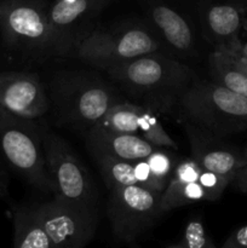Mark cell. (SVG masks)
Wrapping results in <instances>:
<instances>
[{
	"label": "cell",
	"instance_id": "cell-6",
	"mask_svg": "<svg viewBox=\"0 0 247 248\" xmlns=\"http://www.w3.org/2000/svg\"><path fill=\"white\" fill-rule=\"evenodd\" d=\"M44 126L0 108V161L43 193H53L43 147Z\"/></svg>",
	"mask_w": 247,
	"mask_h": 248
},
{
	"label": "cell",
	"instance_id": "cell-22",
	"mask_svg": "<svg viewBox=\"0 0 247 248\" xmlns=\"http://www.w3.org/2000/svg\"><path fill=\"white\" fill-rule=\"evenodd\" d=\"M147 161L157 186L164 193L177 164L173 152L169 148H156L152 154L148 155Z\"/></svg>",
	"mask_w": 247,
	"mask_h": 248
},
{
	"label": "cell",
	"instance_id": "cell-19",
	"mask_svg": "<svg viewBox=\"0 0 247 248\" xmlns=\"http://www.w3.org/2000/svg\"><path fill=\"white\" fill-rule=\"evenodd\" d=\"M142 104L125 99L116 104L101 119L96 127L114 132L131 133L138 136V123Z\"/></svg>",
	"mask_w": 247,
	"mask_h": 248
},
{
	"label": "cell",
	"instance_id": "cell-4",
	"mask_svg": "<svg viewBox=\"0 0 247 248\" xmlns=\"http://www.w3.org/2000/svg\"><path fill=\"white\" fill-rule=\"evenodd\" d=\"M174 111L219 137L247 130V97L200 77L182 93Z\"/></svg>",
	"mask_w": 247,
	"mask_h": 248
},
{
	"label": "cell",
	"instance_id": "cell-17",
	"mask_svg": "<svg viewBox=\"0 0 247 248\" xmlns=\"http://www.w3.org/2000/svg\"><path fill=\"white\" fill-rule=\"evenodd\" d=\"M14 248H53L33 205H19L14 208Z\"/></svg>",
	"mask_w": 247,
	"mask_h": 248
},
{
	"label": "cell",
	"instance_id": "cell-1",
	"mask_svg": "<svg viewBox=\"0 0 247 248\" xmlns=\"http://www.w3.org/2000/svg\"><path fill=\"white\" fill-rule=\"evenodd\" d=\"M56 124L85 132L126 98L118 86L99 73L60 69L44 80Z\"/></svg>",
	"mask_w": 247,
	"mask_h": 248
},
{
	"label": "cell",
	"instance_id": "cell-23",
	"mask_svg": "<svg viewBox=\"0 0 247 248\" xmlns=\"http://www.w3.org/2000/svg\"><path fill=\"white\" fill-rule=\"evenodd\" d=\"M181 245L184 248H217L206 232L200 218H191L184 228Z\"/></svg>",
	"mask_w": 247,
	"mask_h": 248
},
{
	"label": "cell",
	"instance_id": "cell-29",
	"mask_svg": "<svg viewBox=\"0 0 247 248\" xmlns=\"http://www.w3.org/2000/svg\"><path fill=\"white\" fill-rule=\"evenodd\" d=\"M234 53L236 55V57L241 61L242 64L247 68V44H245V45L242 44L241 48H240L237 52H234Z\"/></svg>",
	"mask_w": 247,
	"mask_h": 248
},
{
	"label": "cell",
	"instance_id": "cell-33",
	"mask_svg": "<svg viewBox=\"0 0 247 248\" xmlns=\"http://www.w3.org/2000/svg\"><path fill=\"white\" fill-rule=\"evenodd\" d=\"M136 248H139V247H136Z\"/></svg>",
	"mask_w": 247,
	"mask_h": 248
},
{
	"label": "cell",
	"instance_id": "cell-9",
	"mask_svg": "<svg viewBox=\"0 0 247 248\" xmlns=\"http://www.w3.org/2000/svg\"><path fill=\"white\" fill-rule=\"evenodd\" d=\"M53 248H85L96 234L98 210L55 198L31 203Z\"/></svg>",
	"mask_w": 247,
	"mask_h": 248
},
{
	"label": "cell",
	"instance_id": "cell-12",
	"mask_svg": "<svg viewBox=\"0 0 247 248\" xmlns=\"http://www.w3.org/2000/svg\"><path fill=\"white\" fill-rule=\"evenodd\" d=\"M0 108L17 118L40 123L50 113V101L43 78L33 70H1Z\"/></svg>",
	"mask_w": 247,
	"mask_h": 248
},
{
	"label": "cell",
	"instance_id": "cell-3",
	"mask_svg": "<svg viewBox=\"0 0 247 248\" xmlns=\"http://www.w3.org/2000/svg\"><path fill=\"white\" fill-rule=\"evenodd\" d=\"M51 0H2L0 60L6 69L31 70L55 61Z\"/></svg>",
	"mask_w": 247,
	"mask_h": 248
},
{
	"label": "cell",
	"instance_id": "cell-2",
	"mask_svg": "<svg viewBox=\"0 0 247 248\" xmlns=\"http://www.w3.org/2000/svg\"><path fill=\"white\" fill-rule=\"evenodd\" d=\"M103 72L135 103L164 114L176 110L179 97L199 77L194 68L161 52L139 56Z\"/></svg>",
	"mask_w": 247,
	"mask_h": 248
},
{
	"label": "cell",
	"instance_id": "cell-24",
	"mask_svg": "<svg viewBox=\"0 0 247 248\" xmlns=\"http://www.w3.org/2000/svg\"><path fill=\"white\" fill-rule=\"evenodd\" d=\"M201 171H202V169H201L200 165L191 157L178 159L167 186H179V184L199 181Z\"/></svg>",
	"mask_w": 247,
	"mask_h": 248
},
{
	"label": "cell",
	"instance_id": "cell-14",
	"mask_svg": "<svg viewBox=\"0 0 247 248\" xmlns=\"http://www.w3.org/2000/svg\"><path fill=\"white\" fill-rule=\"evenodd\" d=\"M183 127L190 145V157L201 169L232 177L235 172L247 166L244 150L232 147L222 137L193 123L183 121Z\"/></svg>",
	"mask_w": 247,
	"mask_h": 248
},
{
	"label": "cell",
	"instance_id": "cell-7",
	"mask_svg": "<svg viewBox=\"0 0 247 248\" xmlns=\"http://www.w3.org/2000/svg\"><path fill=\"white\" fill-rule=\"evenodd\" d=\"M43 147L53 196L67 202L98 210L96 186L69 143L44 127Z\"/></svg>",
	"mask_w": 247,
	"mask_h": 248
},
{
	"label": "cell",
	"instance_id": "cell-32",
	"mask_svg": "<svg viewBox=\"0 0 247 248\" xmlns=\"http://www.w3.org/2000/svg\"><path fill=\"white\" fill-rule=\"evenodd\" d=\"M1 6H2V0H0V14H1Z\"/></svg>",
	"mask_w": 247,
	"mask_h": 248
},
{
	"label": "cell",
	"instance_id": "cell-28",
	"mask_svg": "<svg viewBox=\"0 0 247 248\" xmlns=\"http://www.w3.org/2000/svg\"><path fill=\"white\" fill-rule=\"evenodd\" d=\"M9 170L0 161V199H6L9 196Z\"/></svg>",
	"mask_w": 247,
	"mask_h": 248
},
{
	"label": "cell",
	"instance_id": "cell-8",
	"mask_svg": "<svg viewBox=\"0 0 247 248\" xmlns=\"http://www.w3.org/2000/svg\"><path fill=\"white\" fill-rule=\"evenodd\" d=\"M162 193L142 186L109 189L107 215L111 230L120 241L131 244L162 215Z\"/></svg>",
	"mask_w": 247,
	"mask_h": 248
},
{
	"label": "cell",
	"instance_id": "cell-27",
	"mask_svg": "<svg viewBox=\"0 0 247 248\" xmlns=\"http://www.w3.org/2000/svg\"><path fill=\"white\" fill-rule=\"evenodd\" d=\"M230 184H232L241 193L247 194V166L242 167L239 171L235 172Z\"/></svg>",
	"mask_w": 247,
	"mask_h": 248
},
{
	"label": "cell",
	"instance_id": "cell-5",
	"mask_svg": "<svg viewBox=\"0 0 247 248\" xmlns=\"http://www.w3.org/2000/svg\"><path fill=\"white\" fill-rule=\"evenodd\" d=\"M156 52L166 53L150 24L145 19H127L110 27H97L75 47L70 58L104 70Z\"/></svg>",
	"mask_w": 247,
	"mask_h": 248
},
{
	"label": "cell",
	"instance_id": "cell-26",
	"mask_svg": "<svg viewBox=\"0 0 247 248\" xmlns=\"http://www.w3.org/2000/svg\"><path fill=\"white\" fill-rule=\"evenodd\" d=\"M222 248H247V225L235 230L225 240Z\"/></svg>",
	"mask_w": 247,
	"mask_h": 248
},
{
	"label": "cell",
	"instance_id": "cell-13",
	"mask_svg": "<svg viewBox=\"0 0 247 248\" xmlns=\"http://www.w3.org/2000/svg\"><path fill=\"white\" fill-rule=\"evenodd\" d=\"M245 24L242 9L232 1H208L199 7V29L211 51L237 52L240 31Z\"/></svg>",
	"mask_w": 247,
	"mask_h": 248
},
{
	"label": "cell",
	"instance_id": "cell-21",
	"mask_svg": "<svg viewBox=\"0 0 247 248\" xmlns=\"http://www.w3.org/2000/svg\"><path fill=\"white\" fill-rule=\"evenodd\" d=\"M138 136L157 148H169L177 150L178 145L166 132L157 118V113L152 108L142 104V110L138 123Z\"/></svg>",
	"mask_w": 247,
	"mask_h": 248
},
{
	"label": "cell",
	"instance_id": "cell-18",
	"mask_svg": "<svg viewBox=\"0 0 247 248\" xmlns=\"http://www.w3.org/2000/svg\"><path fill=\"white\" fill-rule=\"evenodd\" d=\"M99 167L108 189L124 186H138L137 165L135 161L116 159L101 153H91Z\"/></svg>",
	"mask_w": 247,
	"mask_h": 248
},
{
	"label": "cell",
	"instance_id": "cell-11",
	"mask_svg": "<svg viewBox=\"0 0 247 248\" xmlns=\"http://www.w3.org/2000/svg\"><path fill=\"white\" fill-rule=\"evenodd\" d=\"M144 10L145 21L154 29L167 55L189 67L200 60V41L203 39L190 17L164 0H145Z\"/></svg>",
	"mask_w": 247,
	"mask_h": 248
},
{
	"label": "cell",
	"instance_id": "cell-16",
	"mask_svg": "<svg viewBox=\"0 0 247 248\" xmlns=\"http://www.w3.org/2000/svg\"><path fill=\"white\" fill-rule=\"evenodd\" d=\"M208 74L211 81L247 97V68L234 52L211 51Z\"/></svg>",
	"mask_w": 247,
	"mask_h": 248
},
{
	"label": "cell",
	"instance_id": "cell-20",
	"mask_svg": "<svg viewBox=\"0 0 247 248\" xmlns=\"http://www.w3.org/2000/svg\"><path fill=\"white\" fill-rule=\"evenodd\" d=\"M200 201H212L207 191L199 183V181L190 183L179 184L174 186H166L161 196V211L169 212L177 207L200 202Z\"/></svg>",
	"mask_w": 247,
	"mask_h": 248
},
{
	"label": "cell",
	"instance_id": "cell-31",
	"mask_svg": "<svg viewBox=\"0 0 247 248\" xmlns=\"http://www.w3.org/2000/svg\"><path fill=\"white\" fill-rule=\"evenodd\" d=\"M244 154H245V156H246V159H247V147L245 148V150H244Z\"/></svg>",
	"mask_w": 247,
	"mask_h": 248
},
{
	"label": "cell",
	"instance_id": "cell-15",
	"mask_svg": "<svg viewBox=\"0 0 247 248\" xmlns=\"http://www.w3.org/2000/svg\"><path fill=\"white\" fill-rule=\"evenodd\" d=\"M85 136L90 153H101L128 161L144 159L157 148L137 135L114 132L96 126Z\"/></svg>",
	"mask_w": 247,
	"mask_h": 248
},
{
	"label": "cell",
	"instance_id": "cell-25",
	"mask_svg": "<svg viewBox=\"0 0 247 248\" xmlns=\"http://www.w3.org/2000/svg\"><path fill=\"white\" fill-rule=\"evenodd\" d=\"M232 178V177L230 176H223V174L202 169L199 177V183L207 191L208 195L211 196V200L217 201L222 196L225 188L230 184Z\"/></svg>",
	"mask_w": 247,
	"mask_h": 248
},
{
	"label": "cell",
	"instance_id": "cell-30",
	"mask_svg": "<svg viewBox=\"0 0 247 248\" xmlns=\"http://www.w3.org/2000/svg\"><path fill=\"white\" fill-rule=\"evenodd\" d=\"M166 248H184V247L182 246L181 244H178V245H172V246H169V247H166Z\"/></svg>",
	"mask_w": 247,
	"mask_h": 248
},
{
	"label": "cell",
	"instance_id": "cell-10",
	"mask_svg": "<svg viewBox=\"0 0 247 248\" xmlns=\"http://www.w3.org/2000/svg\"><path fill=\"white\" fill-rule=\"evenodd\" d=\"M113 0H51V39L55 61L70 58L77 45L98 27V17Z\"/></svg>",
	"mask_w": 247,
	"mask_h": 248
}]
</instances>
